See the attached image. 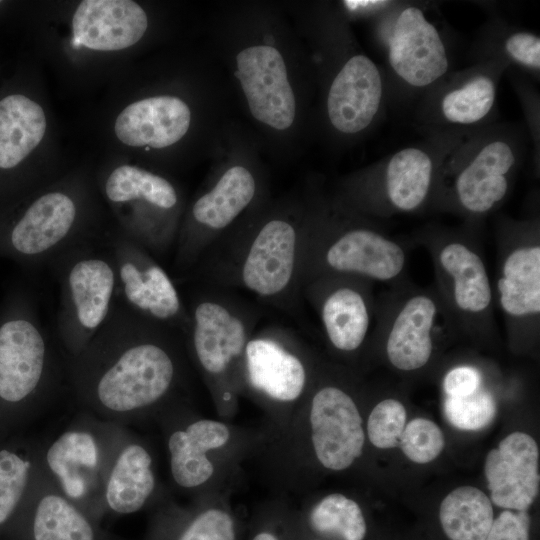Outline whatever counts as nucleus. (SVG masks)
<instances>
[{"instance_id":"1","label":"nucleus","mask_w":540,"mask_h":540,"mask_svg":"<svg viewBox=\"0 0 540 540\" xmlns=\"http://www.w3.org/2000/svg\"><path fill=\"white\" fill-rule=\"evenodd\" d=\"M181 335L117 301L101 329L67 359L77 410L128 427L178 405L186 378Z\"/></svg>"},{"instance_id":"2","label":"nucleus","mask_w":540,"mask_h":540,"mask_svg":"<svg viewBox=\"0 0 540 540\" xmlns=\"http://www.w3.org/2000/svg\"><path fill=\"white\" fill-rule=\"evenodd\" d=\"M306 226L274 216L229 232L191 270L198 283L242 290L296 317L302 298Z\"/></svg>"},{"instance_id":"3","label":"nucleus","mask_w":540,"mask_h":540,"mask_svg":"<svg viewBox=\"0 0 540 540\" xmlns=\"http://www.w3.org/2000/svg\"><path fill=\"white\" fill-rule=\"evenodd\" d=\"M67 385V357L57 350L24 291L0 310V438L44 416Z\"/></svg>"},{"instance_id":"4","label":"nucleus","mask_w":540,"mask_h":540,"mask_svg":"<svg viewBox=\"0 0 540 540\" xmlns=\"http://www.w3.org/2000/svg\"><path fill=\"white\" fill-rule=\"evenodd\" d=\"M197 285L187 304L190 323L184 346L214 395L229 401L240 389L242 356L261 311L237 291Z\"/></svg>"},{"instance_id":"5","label":"nucleus","mask_w":540,"mask_h":540,"mask_svg":"<svg viewBox=\"0 0 540 540\" xmlns=\"http://www.w3.org/2000/svg\"><path fill=\"white\" fill-rule=\"evenodd\" d=\"M129 429L77 410L50 439L40 441V462L57 488L85 514L104 511V488Z\"/></svg>"},{"instance_id":"6","label":"nucleus","mask_w":540,"mask_h":540,"mask_svg":"<svg viewBox=\"0 0 540 540\" xmlns=\"http://www.w3.org/2000/svg\"><path fill=\"white\" fill-rule=\"evenodd\" d=\"M60 280L57 335L67 359L76 357L108 319L117 275L108 251L82 244L55 262Z\"/></svg>"},{"instance_id":"7","label":"nucleus","mask_w":540,"mask_h":540,"mask_svg":"<svg viewBox=\"0 0 540 540\" xmlns=\"http://www.w3.org/2000/svg\"><path fill=\"white\" fill-rule=\"evenodd\" d=\"M80 207L74 195L50 190L0 214V257L24 267L55 262L82 245Z\"/></svg>"},{"instance_id":"8","label":"nucleus","mask_w":540,"mask_h":540,"mask_svg":"<svg viewBox=\"0 0 540 540\" xmlns=\"http://www.w3.org/2000/svg\"><path fill=\"white\" fill-rule=\"evenodd\" d=\"M404 264L401 246L372 229L347 227L329 233L308 227L302 286L327 275L387 281L398 276Z\"/></svg>"},{"instance_id":"9","label":"nucleus","mask_w":540,"mask_h":540,"mask_svg":"<svg viewBox=\"0 0 540 540\" xmlns=\"http://www.w3.org/2000/svg\"><path fill=\"white\" fill-rule=\"evenodd\" d=\"M117 275V301L184 338L190 318L175 283L146 248L124 233L109 244Z\"/></svg>"},{"instance_id":"10","label":"nucleus","mask_w":540,"mask_h":540,"mask_svg":"<svg viewBox=\"0 0 540 540\" xmlns=\"http://www.w3.org/2000/svg\"><path fill=\"white\" fill-rule=\"evenodd\" d=\"M258 327L244 349L239 387L272 404L293 405L305 394L310 378L301 343L282 325Z\"/></svg>"},{"instance_id":"11","label":"nucleus","mask_w":540,"mask_h":540,"mask_svg":"<svg viewBox=\"0 0 540 540\" xmlns=\"http://www.w3.org/2000/svg\"><path fill=\"white\" fill-rule=\"evenodd\" d=\"M256 192V180L247 168L235 165L227 169L192 205L189 222L174 245L176 269L191 272L202 256L230 231L254 201Z\"/></svg>"},{"instance_id":"12","label":"nucleus","mask_w":540,"mask_h":540,"mask_svg":"<svg viewBox=\"0 0 540 540\" xmlns=\"http://www.w3.org/2000/svg\"><path fill=\"white\" fill-rule=\"evenodd\" d=\"M449 164L453 190L459 204L468 212L492 210L507 195L518 151L512 140L491 135L472 140L454 151Z\"/></svg>"},{"instance_id":"13","label":"nucleus","mask_w":540,"mask_h":540,"mask_svg":"<svg viewBox=\"0 0 540 540\" xmlns=\"http://www.w3.org/2000/svg\"><path fill=\"white\" fill-rule=\"evenodd\" d=\"M310 440L319 464L327 470L349 468L363 452L365 432L353 398L342 388L323 385L311 396Z\"/></svg>"},{"instance_id":"14","label":"nucleus","mask_w":540,"mask_h":540,"mask_svg":"<svg viewBox=\"0 0 540 540\" xmlns=\"http://www.w3.org/2000/svg\"><path fill=\"white\" fill-rule=\"evenodd\" d=\"M387 56L393 72L414 88L430 86L449 69V58L436 26L417 6L397 12L387 37Z\"/></svg>"},{"instance_id":"15","label":"nucleus","mask_w":540,"mask_h":540,"mask_svg":"<svg viewBox=\"0 0 540 540\" xmlns=\"http://www.w3.org/2000/svg\"><path fill=\"white\" fill-rule=\"evenodd\" d=\"M359 278L327 275L302 286V298L316 309L329 344L351 353L364 343L370 327V310Z\"/></svg>"},{"instance_id":"16","label":"nucleus","mask_w":540,"mask_h":540,"mask_svg":"<svg viewBox=\"0 0 540 540\" xmlns=\"http://www.w3.org/2000/svg\"><path fill=\"white\" fill-rule=\"evenodd\" d=\"M236 76L255 119L277 130L295 118V97L280 52L269 45L248 47L236 57Z\"/></svg>"},{"instance_id":"17","label":"nucleus","mask_w":540,"mask_h":540,"mask_svg":"<svg viewBox=\"0 0 540 540\" xmlns=\"http://www.w3.org/2000/svg\"><path fill=\"white\" fill-rule=\"evenodd\" d=\"M490 500L511 511H528L539 492V449L527 433L516 431L491 449L484 467Z\"/></svg>"},{"instance_id":"18","label":"nucleus","mask_w":540,"mask_h":540,"mask_svg":"<svg viewBox=\"0 0 540 540\" xmlns=\"http://www.w3.org/2000/svg\"><path fill=\"white\" fill-rule=\"evenodd\" d=\"M43 108L23 93L0 98V214L15 203V174L41 143Z\"/></svg>"},{"instance_id":"19","label":"nucleus","mask_w":540,"mask_h":540,"mask_svg":"<svg viewBox=\"0 0 540 540\" xmlns=\"http://www.w3.org/2000/svg\"><path fill=\"white\" fill-rule=\"evenodd\" d=\"M383 79L367 56L349 58L336 74L327 96L333 127L345 134L365 130L375 119L383 99Z\"/></svg>"},{"instance_id":"20","label":"nucleus","mask_w":540,"mask_h":540,"mask_svg":"<svg viewBox=\"0 0 540 540\" xmlns=\"http://www.w3.org/2000/svg\"><path fill=\"white\" fill-rule=\"evenodd\" d=\"M15 515L28 518L32 540H96L88 515L57 488L41 462Z\"/></svg>"},{"instance_id":"21","label":"nucleus","mask_w":540,"mask_h":540,"mask_svg":"<svg viewBox=\"0 0 540 540\" xmlns=\"http://www.w3.org/2000/svg\"><path fill=\"white\" fill-rule=\"evenodd\" d=\"M147 27L145 11L131 0H85L72 19L74 44L97 51L131 47Z\"/></svg>"},{"instance_id":"22","label":"nucleus","mask_w":540,"mask_h":540,"mask_svg":"<svg viewBox=\"0 0 540 540\" xmlns=\"http://www.w3.org/2000/svg\"><path fill=\"white\" fill-rule=\"evenodd\" d=\"M229 427L218 420L198 418L170 428L166 439L171 478L182 489H196L213 476L209 458L230 440Z\"/></svg>"},{"instance_id":"23","label":"nucleus","mask_w":540,"mask_h":540,"mask_svg":"<svg viewBox=\"0 0 540 540\" xmlns=\"http://www.w3.org/2000/svg\"><path fill=\"white\" fill-rule=\"evenodd\" d=\"M191 112L187 104L173 96L150 97L131 103L117 116L115 134L125 145L164 148L187 133Z\"/></svg>"},{"instance_id":"24","label":"nucleus","mask_w":540,"mask_h":540,"mask_svg":"<svg viewBox=\"0 0 540 540\" xmlns=\"http://www.w3.org/2000/svg\"><path fill=\"white\" fill-rule=\"evenodd\" d=\"M157 484L152 452L129 430L107 475L105 509L121 515L136 513L155 496Z\"/></svg>"},{"instance_id":"25","label":"nucleus","mask_w":540,"mask_h":540,"mask_svg":"<svg viewBox=\"0 0 540 540\" xmlns=\"http://www.w3.org/2000/svg\"><path fill=\"white\" fill-rule=\"evenodd\" d=\"M436 314L434 300L426 295H415L405 302L393 321L386 344L387 357L395 368L413 371L427 364L433 350Z\"/></svg>"},{"instance_id":"26","label":"nucleus","mask_w":540,"mask_h":540,"mask_svg":"<svg viewBox=\"0 0 540 540\" xmlns=\"http://www.w3.org/2000/svg\"><path fill=\"white\" fill-rule=\"evenodd\" d=\"M502 310L512 317L540 313V246L525 245L506 257L497 282Z\"/></svg>"},{"instance_id":"27","label":"nucleus","mask_w":540,"mask_h":540,"mask_svg":"<svg viewBox=\"0 0 540 540\" xmlns=\"http://www.w3.org/2000/svg\"><path fill=\"white\" fill-rule=\"evenodd\" d=\"M434 160L424 149L407 147L393 154L383 173L385 196L395 209L411 212L426 200L433 181Z\"/></svg>"},{"instance_id":"28","label":"nucleus","mask_w":540,"mask_h":540,"mask_svg":"<svg viewBox=\"0 0 540 540\" xmlns=\"http://www.w3.org/2000/svg\"><path fill=\"white\" fill-rule=\"evenodd\" d=\"M40 441L24 434L0 438V528L12 521L40 465Z\"/></svg>"},{"instance_id":"29","label":"nucleus","mask_w":540,"mask_h":540,"mask_svg":"<svg viewBox=\"0 0 540 540\" xmlns=\"http://www.w3.org/2000/svg\"><path fill=\"white\" fill-rule=\"evenodd\" d=\"M439 261L452 279L457 307L471 314L483 312L491 303L492 291L480 256L462 243L451 242L441 249Z\"/></svg>"},{"instance_id":"30","label":"nucleus","mask_w":540,"mask_h":540,"mask_svg":"<svg viewBox=\"0 0 540 540\" xmlns=\"http://www.w3.org/2000/svg\"><path fill=\"white\" fill-rule=\"evenodd\" d=\"M494 519L490 498L472 486L454 489L439 507V521L450 540H485Z\"/></svg>"},{"instance_id":"31","label":"nucleus","mask_w":540,"mask_h":540,"mask_svg":"<svg viewBox=\"0 0 540 540\" xmlns=\"http://www.w3.org/2000/svg\"><path fill=\"white\" fill-rule=\"evenodd\" d=\"M497 97L496 77L477 71L447 89L439 100V113L449 124L469 126L483 121Z\"/></svg>"},{"instance_id":"32","label":"nucleus","mask_w":540,"mask_h":540,"mask_svg":"<svg viewBox=\"0 0 540 540\" xmlns=\"http://www.w3.org/2000/svg\"><path fill=\"white\" fill-rule=\"evenodd\" d=\"M104 193L114 205L145 198L172 214L179 203L178 193L167 179L132 165L115 168L105 180Z\"/></svg>"},{"instance_id":"33","label":"nucleus","mask_w":540,"mask_h":540,"mask_svg":"<svg viewBox=\"0 0 540 540\" xmlns=\"http://www.w3.org/2000/svg\"><path fill=\"white\" fill-rule=\"evenodd\" d=\"M311 528L340 540H364L367 524L362 509L354 500L333 493L316 503L309 514Z\"/></svg>"},{"instance_id":"34","label":"nucleus","mask_w":540,"mask_h":540,"mask_svg":"<svg viewBox=\"0 0 540 540\" xmlns=\"http://www.w3.org/2000/svg\"><path fill=\"white\" fill-rule=\"evenodd\" d=\"M444 412L452 426L460 430L476 431L494 420L497 408L492 395L480 389L465 397H447Z\"/></svg>"},{"instance_id":"35","label":"nucleus","mask_w":540,"mask_h":540,"mask_svg":"<svg viewBox=\"0 0 540 540\" xmlns=\"http://www.w3.org/2000/svg\"><path fill=\"white\" fill-rule=\"evenodd\" d=\"M404 455L414 463L425 464L435 460L445 446L442 430L433 421L415 418L406 423L399 440Z\"/></svg>"},{"instance_id":"36","label":"nucleus","mask_w":540,"mask_h":540,"mask_svg":"<svg viewBox=\"0 0 540 540\" xmlns=\"http://www.w3.org/2000/svg\"><path fill=\"white\" fill-rule=\"evenodd\" d=\"M405 425L406 409L403 404L396 399L382 400L368 417V439L376 448H395L399 445Z\"/></svg>"},{"instance_id":"37","label":"nucleus","mask_w":540,"mask_h":540,"mask_svg":"<svg viewBox=\"0 0 540 540\" xmlns=\"http://www.w3.org/2000/svg\"><path fill=\"white\" fill-rule=\"evenodd\" d=\"M177 540H236L231 515L221 508H208L197 514Z\"/></svg>"},{"instance_id":"38","label":"nucleus","mask_w":540,"mask_h":540,"mask_svg":"<svg viewBox=\"0 0 540 540\" xmlns=\"http://www.w3.org/2000/svg\"><path fill=\"white\" fill-rule=\"evenodd\" d=\"M504 50L516 64L539 71L540 38L538 35L527 31L514 32L505 39Z\"/></svg>"},{"instance_id":"39","label":"nucleus","mask_w":540,"mask_h":540,"mask_svg":"<svg viewBox=\"0 0 540 540\" xmlns=\"http://www.w3.org/2000/svg\"><path fill=\"white\" fill-rule=\"evenodd\" d=\"M528 511H502L493 522L485 540H529Z\"/></svg>"},{"instance_id":"40","label":"nucleus","mask_w":540,"mask_h":540,"mask_svg":"<svg viewBox=\"0 0 540 540\" xmlns=\"http://www.w3.org/2000/svg\"><path fill=\"white\" fill-rule=\"evenodd\" d=\"M443 387L447 397L469 396L481 389V375L472 367H456L446 374Z\"/></svg>"},{"instance_id":"41","label":"nucleus","mask_w":540,"mask_h":540,"mask_svg":"<svg viewBox=\"0 0 540 540\" xmlns=\"http://www.w3.org/2000/svg\"><path fill=\"white\" fill-rule=\"evenodd\" d=\"M344 5L349 9V11L357 12V13H368V12H375L378 11L385 6H387L390 2L388 1H376V0H358V1H344Z\"/></svg>"},{"instance_id":"42","label":"nucleus","mask_w":540,"mask_h":540,"mask_svg":"<svg viewBox=\"0 0 540 540\" xmlns=\"http://www.w3.org/2000/svg\"><path fill=\"white\" fill-rule=\"evenodd\" d=\"M252 540H279L275 534L269 531H261L257 533Z\"/></svg>"},{"instance_id":"43","label":"nucleus","mask_w":540,"mask_h":540,"mask_svg":"<svg viewBox=\"0 0 540 540\" xmlns=\"http://www.w3.org/2000/svg\"><path fill=\"white\" fill-rule=\"evenodd\" d=\"M2 4H3V2H2V1H0V6H1Z\"/></svg>"}]
</instances>
